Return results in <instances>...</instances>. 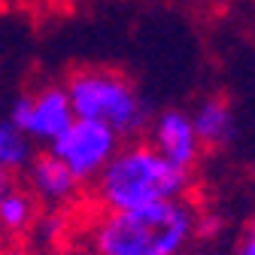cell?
<instances>
[{
	"label": "cell",
	"mask_w": 255,
	"mask_h": 255,
	"mask_svg": "<svg viewBox=\"0 0 255 255\" xmlns=\"http://www.w3.org/2000/svg\"><path fill=\"white\" fill-rule=\"evenodd\" d=\"M15 185V176L12 173H6V170H0V201H3V195Z\"/></svg>",
	"instance_id": "7c38bea8"
},
{
	"label": "cell",
	"mask_w": 255,
	"mask_h": 255,
	"mask_svg": "<svg viewBox=\"0 0 255 255\" xmlns=\"http://www.w3.org/2000/svg\"><path fill=\"white\" fill-rule=\"evenodd\" d=\"M64 91L70 98L76 119L101 122L122 137H143L152 119L149 101L134 85V79L116 67H79L64 79Z\"/></svg>",
	"instance_id": "3957f363"
},
{
	"label": "cell",
	"mask_w": 255,
	"mask_h": 255,
	"mask_svg": "<svg viewBox=\"0 0 255 255\" xmlns=\"http://www.w3.org/2000/svg\"><path fill=\"white\" fill-rule=\"evenodd\" d=\"M119 143L122 137L113 128L91 122V119H73L46 149L85 185L101 173V167L113 158Z\"/></svg>",
	"instance_id": "277c9868"
},
{
	"label": "cell",
	"mask_w": 255,
	"mask_h": 255,
	"mask_svg": "<svg viewBox=\"0 0 255 255\" xmlns=\"http://www.w3.org/2000/svg\"><path fill=\"white\" fill-rule=\"evenodd\" d=\"M191 119V128H195V134L201 140L204 149H222L228 146L231 137H234V107L222 98V94H207L195 104V110L188 113Z\"/></svg>",
	"instance_id": "ba28073f"
},
{
	"label": "cell",
	"mask_w": 255,
	"mask_h": 255,
	"mask_svg": "<svg viewBox=\"0 0 255 255\" xmlns=\"http://www.w3.org/2000/svg\"><path fill=\"white\" fill-rule=\"evenodd\" d=\"M88 185L98 210H134L188 195L191 173L161 158L149 140L134 137L119 143L113 158Z\"/></svg>",
	"instance_id": "7a4b0ae2"
},
{
	"label": "cell",
	"mask_w": 255,
	"mask_h": 255,
	"mask_svg": "<svg viewBox=\"0 0 255 255\" xmlns=\"http://www.w3.org/2000/svg\"><path fill=\"white\" fill-rule=\"evenodd\" d=\"M24 188L34 195V201L46 210H67L79 201L82 195V182L64 167L58 158L46 149V152H37L30 158V164L24 167Z\"/></svg>",
	"instance_id": "52a82bcc"
},
{
	"label": "cell",
	"mask_w": 255,
	"mask_h": 255,
	"mask_svg": "<svg viewBox=\"0 0 255 255\" xmlns=\"http://www.w3.org/2000/svg\"><path fill=\"white\" fill-rule=\"evenodd\" d=\"M0 255H12V252H9V249H3V246H0Z\"/></svg>",
	"instance_id": "5bb4252c"
},
{
	"label": "cell",
	"mask_w": 255,
	"mask_h": 255,
	"mask_svg": "<svg viewBox=\"0 0 255 255\" xmlns=\"http://www.w3.org/2000/svg\"><path fill=\"white\" fill-rule=\"evenodd\" d=\"M37 222H40V204L34 201V195L27 188L15 182L0 201V237L6 240L27 237Z\"/></svg>",
	"instance_id": "9c48e42d"
},
{
	"label": "cell",
	"mask_w": 255,
	"mask_h": 255,
	"mask_svg": "<svg viewBox=\"0 0 255 255\" xmlns=\"http://www.w3.org/2000/svg\"><path fill=\"white\" fill-rule=\"evenodd\" d=\"M201 210L188 195L134 210H98L88 246L98 255H188L198 240Z\"/></svg>",
	"instance_id": "6da1fadb"
},
{
	"label": "cell",
	"mask_w": 255,
	"mask_h": 255,
	"mask_svg": "<svg viewBox=\"0 0 255 255\" xmlns=\"http://www.w3.org/2000/svg\"><path fill=\"white\" fill-rule=\"evenodd\" d=\"M146 140L152 143V149L167 158L170 164H176L179 170H195L204 158V146L191 128V119L185 110H161L155 113L146 125Z\"/></svg>",
	"instance_id": "8992f818"
},
{
	"label": "cell",
	"mask_w": 255,
	"mask_h": 255,
	"mask_svg": "<svg viewBox=\"0 0 255 255\" xmlns=\"http://www.w3.org/2000/svg\"><path fill=\"white\" fill-rule=\"evenodd\" d=\"M58 255H98L91 246H73V249H61Z\"/></svg>",
	"instance_id": "4fadbf2b"
},
{
	"label": "cell",
	"mask_w": 255,
	"mask_h": 255,
	"mask_svg": "<svg viewBox=\"0 0 255 255\" xmlns=\"http://www.w3.org/2000/svg\"><path fill=\"white\" fill-rule=\"evenodd\" d=\"M231 255H255V240H252V234H246V237L237 243V249H234Z\"/></svg>",
	"instance_id": "8fae6325"
},
{
	"label": "cell",
	"mask_w": 255,
	"mask_h": 255,
	"mask_svg": "<svg viewBox=\"0 0 255 255\" xmlns=\"http://www.w3.org/2000/svg\"><path fill=\"white\" fill-rule=\"evenodd\" d=\"M3 119L12 122L15 128H21L37 146H49L76 116H73V107H70V98L64 91V85L43 82L34 91L18 94L9 104Z\"/></svg>",
	"instance_id": "5b68a950"
},
{
	"label": "cell",
	"mask_w": 255,
	"mask_h": 255,
	"mask_svg": "<svg viewBox=\"0 0 255 255\" xmlns=\"http://www.w3.org/2000/svg\"><path fill=\"white\" fill-rule=\"evenodd\" d=\"M34 155H37V143L21 128H15L12 122H6L0 116V170L21 176Z\"/></svg>",
	"instance_id": "30bf717a"
}]
</instances>
